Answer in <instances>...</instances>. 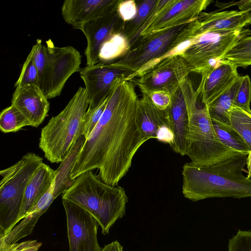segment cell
I'll return each mask as SVG.
<instances>
[{
  "label": "cell",
  "mask_w": 251,
  "mask_h": 251,
  "mask_svg": "<svg viewBox=\"0 0 251 251\" xmlns=\"http://www.w3.org/2000/svg\"><path fill=\"white\" fill-rule=\"evenodd\" d=\"M139 98L134 84L125 78L114 82L103 114L84 143L75 162L72 179L93 170L105 183L118 186L140 147L149 139L136 122Z\"/></svg>",
  "instance_id": "6da1fadb"
},
{
  "label": "cell",
  "mask_w": 251,
  "mask_h": 251,
  "mask_svg": "<svg viewBox=\"0 0 251 251\" xmlns=\"http://www.w3.org/2000/svg\"><path fill=\"white\" fill-rule=\"evenodd\" d=\"M248 155H234L209 166L185 163L182 171L183 196L192 201L213 198L251 197V178L242 173Z\"/></svg>",
  "instance_id": "7a4b0ae2"
},
{
  "label": "cell",
  "mask_w": 251,
  "mask_h": 251,
  "mask_svg": "<svg viewBox=\"0 0 251 251\" xmlns=\"http://www.w3.org/2000/svg\"><path fill=\"white\" fill-rule=\"evenodd\" d=\"M180 86L189 118L186 155L191 162L200 166H209L242 153L227 148L220 141L208 108L201 101L188 76L180 82Z\"/></svg>",
  "instance_id": "3957f363"
},
{
  "label": "cell",
  "mask_w": 251,
  "mask_h": 251,
  "mask_svg": "<svg viewBox=\"0 0 251 251\" xmlns=\"http://www.w3.org/2000/svg\"><path fill=\"white\" fill-rule=\"evenodd\" d=\"M62 200L80 206L98 221L103 235L126 213L128 197L125 189L103 182L92 171L76 177L71 186L62 194Z\"/></svg>",
  "instance_id": "277c9868"
},
{
  "label": "cell",
  "mask_w": 251,
  "mask_h": 251,
  "mask_svg": "<svg viewBox=\"0 0 251 251\" xmlns=\"http://www.w3.org/2000/svg\"><path fill=\"white\" fill-rule=\"evenodd\" d=\"M89 106L85 88L80 87L65 107L41 129L39 147L51 163H60L82 135L83 122Z\"/></svg>",
  "instance_id": "5b68a950"
},
{
  "label": "cell",
  "mask_w": 251,
  "mask_h": 251,
  "mask_svg": "<svg viewBox=\"0 0 251 251\" xmlns=\"http://www.w3.org/2000/svg\"><path fill=\"white\" fill-rule=\"evenodd\" d=\"M196 19L139 38L125 55L112 63L131 73L125 79L130 81L158 63L167 53L192 36L196 27Z\"/></svg>",
  "instance_id": "8992f818"
},
{
  "label": "cell",
  "mask_w": 251,
  "mask_h": 251,
  "mask_svg": "<svg viewBox=\"0 0 251 251\" xmlns=\"http://www.w3.org/2000/svg\"><path fill=\"white\" fill-rule=\"evenodd\" d=\"M43 158L28 152L12 166L0 172V238L19 223L26 186Z\"/></svg>",
  "instance_id": "52a82bcc"
},
{
  "label": "cell",
  "mask_w": 251,
  "mask_h": 251,
  "mask_svg": "<svg viewBox=\"0 0 251 251\" xmlns=\"http://www.w3.org/2000/svg\"><path fill=\"white\" fill-rule=\"evenodd\" d=\"M242 30L206 32L193 35L190 37V46L179 55L185 60L191 73L201 75L224 59L227 52L239 40Z\"/></svg>",
  "instance_id": "ba28073f"
},
{
  "label": "cell",
  "mask_w": 251,
  "mask_h": 251,
  "mask_svg": "<svg viewBox=\"0 0 251 251\" xmlns=\"http://www.w3.org/2000/svg\"><path fill=\"white\" fill-rule=\"evenodd\" d=\"M190 73L185 60L179 55H174L161 60L130 81L142 94L163 91L172 95Z\"/></svg>",
  "instance_id": "9c48e42d"
},
{
  "label": "cell",
  "mask_w": 251,
  "mask_h": 251,
  "mask_svg": "<svg viewBox=\"0 0 251 251\" xmlns=\"http://www.w3.org/2000/svg\"><path fill=\"white\" fill-rule=\"evenodd\" d=\"M67 219L69 251H101L97 238L99 224L77 204L62 200Z\"/></svg>",
  "instance_id": "30bf717a"
},
{
  "label": "cell",
  "mask_w": 251,
  "mask_h": 251,
  "mask_svg": "<svg viewBox=\"0 0 251 251\" xmlns=\"http://www.w3.org/2000/svg\"><path fill=\"white\" fill-rule=\"evenodd\" d=\"M45 49L49 75V87L46 97L50 99L59 96L69 78L79 72L81 55L72 46H55L50 39L46 42Z\"/></svg>",
  "instance_id": "8fae6325"
},
{
  "label": "cell",
  "mask_w": 251,
  "mask_h": 251,
  "mask_svg": "<svg viewBox=\"0 0 251 251\" xmlns=\"http://www.w3.org/2000/svg\"><path fill=\"white\" fill-rule=\"evenodd\" d=\"M79 72L85 84L89 108L97 106L109 95L115 80L126 79L131 75L112 63L87 65Z\"/></svg>",
  "instance_id": "7c38bea8"
},
{
  "label": "cell",
  "mask_w": 251,
  "mask_h": 251,
  "mask_svg": "<svg viewBox=\"0 0 251 251\" xmlns=\"http://www.w3.org/2000/svg\"><path fill=\"white\" fill-rule=\"evenodd\" d=\"M136 122L141 134L149 139L168 144L174 143L168 109L162 110L155 106L147 94L139 99L136 111Z\"/></svg>",
  "instance_id": "4fadbf2b"
},
{
  "label": "cell",
  "mask_w": 251,
  "mask_h": 251,
  "mask_svg": "<svg viewBox=\"0 0 251 251\" xmlns=\"http://www.w3.org/2000/svg\"><path fill=\"white\" fill-rule=\"evenodd\" d=\"M212 2L210 0H169L139 38L192 22Z\"/></svg>",
  "instance_id": "5bb4252c"
},
{
  "label": "cell",
  "mask_w": 251,
  "mask_h": 251,
  "mask_svg": "<svg viewBox=\"0 0 251 251\" xmlns=\"http://www.w3.org/2000/svg\"><path fill=\"white\" fill-rule=\"evenodd\" d=\"M237 68L231 61L222 59L203 73L196 89L202 103L208 107L228 90L240 76Z\"/></svg>",
  "instance_id": "9a60e30c"
},
{
  "label": "cell",
  "mask_w": 251,
  "mask_h": 251,
  "mask_svg": "<svg viewBox=\"0 0 251 251\" xmlns=\"http://www.w3.org/2000/svg\"><path fill=\"white\" fill-rule=\"evenodd\" d=\"M121 0H66L61 7L65 22L73 28L80 29L89 22L116 10Z\"/></svg>",
  "instance_id": "2e32d148"
},
{
  "label": "cell",
  "mask_w": 251,
  "mask_h": 251,
  "mask_svg": "<svg viewBox=\"0 0 251 251\" xmlns=\"http://www.w3.org/2000/svg\"><path fill=\"white\" fill-rule=\"evenodd\" d=\"M124 23L117 9L82 26L80 30L85 35L87 43L84 52L87 65L99 63V54L101 46L113 33L122 30Z\"/></svg>",
  "instance_id": "e0dca14e"
},
{
  "label": "cell",
  "mask_w": 251,
  "mask_h": 251,
  "mask_svg": "<svg viewBox=\"0 0 251 251\" xmlns=\"http://www.w3.org/2000/svg\"><path fill=\"white\" fill-rule=\"evenodd\" d=\"M48 100L37 85H29L16 88L11 104L22 112L32 126L37 127L48 115L50 109Z\"/></svg>",
  "instance_id": "ac0fdd59"
},
{
  "label": "cell",
  "mask_w": 251,
  "mask_h": 251,
  "mask_svg": "<svg viewBox=\"0 0 251 251\" xmlns=\"http://www.w3.org/2000/svg\"><path fill=\"white\" fill-rule=\"evenodd\" d=\"M196 22V27L193 35L206 32L242 30L244 26L250 24V17L247 13L240 10L201 12Z\"/></svg>",
  "instance_id": "d6986e66"
},
{
  "label": "cell",
  "mask_w": 251,
  "mask_h": 251,
  "mask_svg": "<svg viewBox=\"0 0 251 251\" xmlns=\"http://www.w3.org/2000/svg\"><path fill=\"white\" fill-rule=\"evenodd\" d=\"M169 0H143L136 1L137 7L135 18L124 23L121 31L128 38L131 48L141 33L153 22L165 8Z\"/></svg>",
  "instance_id": "ffe728a7"
},
{
  "label": "cell",
  "mask_w": 251,
  "mask_h": 251,
  "mask_svg": "<svg viewBox=\"0 0 251 251\" xmlns=\"http://www.w3.org/2000/svg\"><path fill=\"white\" fill-rule=\"evenodd\" d=\"M168 110L174 134V143L171 147L175 152L184 156L186 155L189 118L180 84L171 95V102Z\"/></svg>",
  "instance_id": "44dd1931"
},
{
  "label": "cell",
  "mask_w": 251,
  "mask_h": 251,
  "mask_svg": "<svg viewBox=\"0 0 251 251\" xmlns=\"http://www.w3.org/2000/svg\"><path fill=\"white\" fill-rule=\"evenodd\" d=\"M54 181L26 215L7 234L0 238V249L17 243L32 233L40 217L48 210L55 199L53 195Z\"/></svg>",
  "instance_id": "7402d4cb"
},
{
  "label": "cell",
  "mask_w": 251,
  "mask_h": 251,
  "mask_svg": "<svg viewBox=\"0 0 251 251\" xmlns=\"http://www.w3.org/2000/svg\"><path fill=\"white\" fill-rule=\"evenodd\" d=\"M56 176L55 170L42 163L33 174L25 188L19 217L23 219L50 187Z\"/></svg>",
  "instance_id": "603a6c76"
},
{
  "label": "cell",
  "mask_w": 251,
  "mask_h": 251,
  "mask_svg": "<svg viewBox=\"0 0 251 251\" xmlns=\"http://www.w3.org/2000/svg\"><path fill=\"white\" fill-rule=\"evenodd\" d=\"M83 135L80 136L73 145L69 153L55 170L53 195L56 199L62 194L73 184L71 176L78 155L85 141Z\"/></svg>",
  "instance_id": "cb8c5ba5"
},
{
  "label": "cell",
  "mask_w": 251,
  "mask_h": 251,
  "mask_svg": "<svg viewBox=\"0 0 251 251\" xmlns=\"http://www.w3.org/2000/svg\"><path fill=\"white\" fill-rule=\"evenodd\" d=\"M130 49L126 36L121 31H117L101 46L99 54V63L114 62L125 55Z\"/></svg>",
  "instance_id": "d4e9b609"
},
{
  "label": "cell",
  "mask_w": 251,
  "mask_h": 251,
  "mask_svg": "<svg viewBox=\"0 0 251 251\" xmlns=\"http://www.w3.org/2000/svg\"><path fill=\"white\" fill-rule=\"evenodd\" d=\"M240 84V76L228 90L207 107L211 120L230 125L229 111L233 107L234 100Z\"/></svg>",
  "instance_id": "484cf974"
},
{
  "label": "cell",
  "mask_w": 251,
  "mask_h": 251,
  "mask_svg": "<svg viewBox=\"0 0 251 251\" xmlns=\"http://www.w3.org/2000/svg\"><path fill=\"white\" fill-rule=\"evenodd\" d=\"M237 67L251 65V31L242 29L240 37L224 56Z\"/></svg>",
  "instance_id": "4316f807"
},
{
  "label": "cell",
  "mask_w": 251,
  "mask_h": 251,
  "mask_svg": "<svg viewBox=\"0 0 251 251\" xmlns=\"http://www.w3.org/2000/svg\"><path fill=\"white\" fill-rule=\"evenodd\" d=\"M211 120L217 136L222 144L235 151L249 154L251 150L230 125Z\"/></svg>",
  "instance_id": "83f0119b"
},
{
  "label": "cell",
  "mask_w": 251,
  "mask_h": 251,
  "mask_svg": "<svg viewBox=\"0 0 251 251\" xmlns=\"http://www.w3.org/2000/svg\"><path fill=\"white\" fill-rule=\"evenodd\" d=\"M28 126H31L30 122L12 104L3 109L0 114V129L2 132H15Z\"/></svg>",
  "instance_id": "f1b7e54d"
},
{
  "label": "cell",
  "mask_w": 251,
  "mask_h": 251,
  "mask_svg": "<svg viewBox=\"0 0 251 251\" xmlns=\"http://www.w3.org/2000/svg\"><path fill=\"white\" fill-rule=\"evenodd\" d=\"M230 125L251 150V113L233 106L229 111Z\"/></svg>",
  "instance_id": "f546056e"
},
{
  "label": "cell",
  "mask_w": 251,
  "mask_h": 251,
  "mask_svg": "<svg viewBox=\"0 0 251 251\" xmlns=\"http://www.w3.org/2000/svg\"><path fill=\"white\" fill-rule=\"evenodd\" d=\"M32 48L34 52V61L38 75V87L46 96L49 87L48 63L45 45L40 39H37Z\"/></svg>",
  "instance_id": "4dcf8cb0"
},
{
  "label": "cell",
  "mask_w": 251,
  "mask_h": 251,
  "mask_svg": "<svg viewBox=\"0 0 251 251\" xmlns=\"http://www.w3.org/2000/svg\"><path fill=\"white\" fill-rule=\"evenodd\" d=\"M34 55V50L32 48L24 63L19 77L14 84L15 88L29 85L38 86V75Z\"/></svg>",
  "instance_id": "1f68e13d"
},
{
  "label": "cell",
  "mask_w": 251,
  "mask_h": 251,
  "mask_svg": "<svg viewBox=\"0 0 251 251\" xmlns=\"http://www.w3.org/2000/svg\"><path fill=\"white\" fill-rule=\"evenodd\" d=\"M109 95L97 106L88 108L83 119L82 135L87 139L101 119L106 107Z\"/></svg>",
  "instance_id": "d6a6232c"
},
{
  "label": "cell",
  "mask_w": 251,
  "mask_h": 251,
  "mask_svg": "<svg viewBox=\"0 0 251 251\" xmlns=\"http://www.w3.org/2000/svg\"><path fill=\"white\" fill-rule=\"evenodd\" d=\"M251 83L249 75L240 76V84L234 100L233 106L251 113Z\"/></svg>",
  "instance_id": "836d02e7"
},
{
  "label": "cell",
  "mask_w": 251,
  "mask_h": 251,
  "mask_svg": "<svg viewBox=\"0 0 251 251\" xmlns=\"http://www.w3.org/2000/svg\"><path fill=\"white\" fill-rule=\"evenodd\" d=\"M228 251H251V231L239 230L229 240Z\"/></svg>",
  "instance_id": "e575fe53"
},
{
  "label": "cell",
  "mask_w": 251,
  "mask_h": 251,
  "mask_svg": "<svg viewBox=\"0 0 251 251\" xmlns=\"http://www.w3.org/2000/svg\"><path fill=\"white\" fill-rule=\"evenodd\" d=\"M117 11L125 23L131 21L137 14V7L136 1L121 0L118 6Z\"/></svg>",
  "instance_id": "d590c367"
},
{
  "label": "cell",
  "mask_w": 251,
  "mask_h": 251,
  "mask_svg": "<svg viewBox=\"0 0 251 251\" xmlns=\"http://www.w3.org/2000/svg\"><path fill=\"white\" fill-rule=\"evenodd\" d=\"M42 245L36 240H26L8 245L0 249V251H37Z\"/></svg>",
  "instance_id": "8d00e7d4"
},
{
  "label": "cell",
  "mask_w": 251,
  "mask_h": 251,
  "mask_svg": "<svg viewBox=\"0 0 251 251\" xmlns=\"http://www.w3.org/2000/svg\"><path fill=\"white\" fill-rule=\"evenodd\" d=\"M147 95L152 103L158 108L166 110L169 108L171 102V95L169 93L154 91Z\"/></svg>",
  "instance_id": "74e56055"
},
{
  "label": "cell",
  "mask_w": 251,
  "mask_h": 251,
  "mask_svg": "<svg viewBox=\"0 0 251 251\" xmlns=\"http://www.w3.org/2000/svg\"><path fill=\"white\" fill-rule=\"evenodd\" d=\"M215 5L220 9H224L234 5L237 6L240 11L245 12L249 14L250 17V24H251V0H232L226 3L216 1Z\"/></svg>",
  "instance_id": "f35d334b"
},
{
  "label": "cell",
  "mask_w": 251,
  "mask_h": 251,
  "mask_svg": "<svg viewBox=\"0 0 251 251\" xmlns=\"http://www.w3.org/2000/svg\"><path fill=\"white\" fill-rule=\"evenodd\" d=\"M101 251H123V248L118 241H115L105 245Z\"/></svg>",
  "instance_id": "ab89813d"
},
{
  "label": "cell",
  "mask_w": 251,
  "mask_h": 251,
  "mask_svg": "<svg viewBox=\"0 0 251 251\" xmlns=\"http://www.w3.org/2000/svg\"><path fill=\"white\" fill-rule=\"evenodd\" d=\"M246 165L247 166L248 169V177L249 178H251V150L249 154L248 155Z\"/></svg>",
  "instance_id": "60d3db41"
}]
</instances>
